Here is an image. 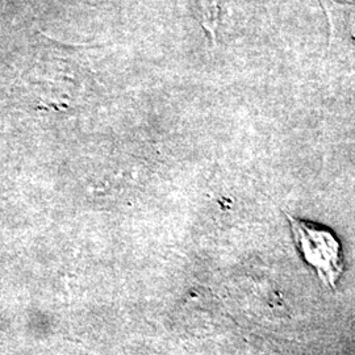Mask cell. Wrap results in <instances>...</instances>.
Wrapping results in <instances>:
<instances>
[{
	"label": "cell",
	"instance_id": "cell-1",
	"mask_svg": "<svg viewBox=\"0 0 355 355\" xmlns=\"http://www.w3.org/2000/svg\"><path fill=\"white\" fill-rule=\"evenodd\" d=\"M296 248L327 287L334 290L343 274L341 243L328 229L287 215Z\"/></svg>",
	"mask_w": 355,
	"mask_h": 355
},
{
	"label": "cell",
	"instance_id": "cell-2",
	"mask_svg": "<svg viewBox=\"0 0 355 355\" xmlns=\"http://www.w3.org/2000/svg\"><path fill=\"white\" fill-rule=\"evenodd\" d=\"M329 23L325 66L333 74L355 73V1L318 0Z\"/></svg>",
	"mask_w": 355,
	"mask_h": 355
}]
</instances>
